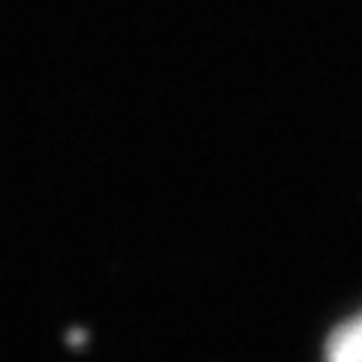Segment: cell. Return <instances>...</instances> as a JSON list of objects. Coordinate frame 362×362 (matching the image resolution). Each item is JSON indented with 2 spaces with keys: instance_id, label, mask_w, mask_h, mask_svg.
Returning a JSON list of instances; mask_svg holds the SVG:
<instances>
[{
  "instance_id": "1",
  "label": "cell",
  "mask_w": 362,
  "mask_h": 362,
  "mask_svg": "<svg viewBox=\"0 0 362 362\" xmlns=\"http://www.w3.org/2000/svg\"><path fill=\"white\" fill-rule=\"evenodd\" d=\"M326 362H362V311L344 320L326 341Z\"/></svg>"
}]
</instances>
